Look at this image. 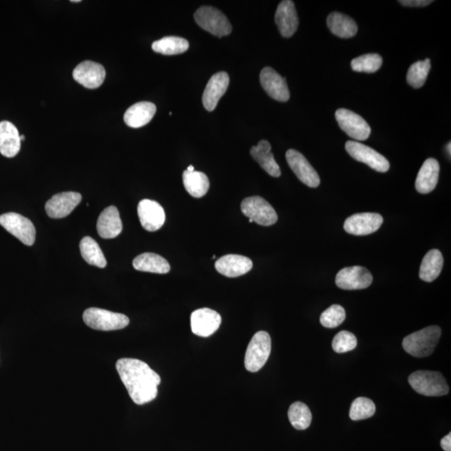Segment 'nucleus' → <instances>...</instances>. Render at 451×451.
Listing matches in <instances>:
<instances>
[{
    "mask_svg": "<svg viewBox=\"0 0 451 451\" xmlns=\"http://www.w3.org/2000/svg\"><path fill=\"white\" fill-rule=\"evenodd\" d=\"M117 371L136 405H145L157 398L161 377L147 363L136 359H120L117 362Z\"/></svg>",
    "mask_w": 451,
    "mask_h": 451,
    "instance_id": "nucleus-1",
    "label": "nucleus"
},
{
    "mask_svg": "<svg viewBox=\"0 0 451 451\" xmlns=\"http://www.w3.org/2000/svg\"><path fill=\"white\" fill-rule=\"evenodd\" d=\"M441 329L433 325L415 332L403 338V348L408 354L415 358L431 355L439 343Z\"/></svg>",
    "mask_w": 451,
    "mask_h": 451,
    "instance_id": "nucleus-2",
    "label": "nucleus"
},
{
    "mask_svg": "<svg viewBox=\"0 0 451 451\" xmlns=\"http://www.w3.org/2000/svg\"><path fill=\"white\" fill-rule=\"evenodd\" d=\"M409 383L416 392L425 396H443L450 390L448 382L439 372H414L409 377Z\"/></svg>",
    "mask_w": 451,
    "mask_h": 451,
    "instance_id": "nucleus-3",
    "label": "nucleus"
},
{
    "mask_svg": "<svg viewBox=\"0 0 451 451\" xmlns=\"http://www.w3.org/2000/svg\"><path fill=\"white\" fill-rule=\"evenodd\" d=\"M272 349L270 335L265 331H259L255 334L248 346L245 355V368L252 373L259 371L269 358Z\"/></svg>",
    "mask_w": 451,
    "mask_h": 451,
    "instance_id": "nucleus-4",
    "label": "nucleus"
},
{
    "mask_svg": "<svg viewBox=\"0 0 451 451\" xmlns=\"http://www.w3.org/2000/svg\"><path fill=\"white\" fill-rule=\"evenodd\" d=\"M83 320L90 329L101 331L122 329L130 323L129 317L122 313L98 308L87 309L83 313Z\"/></svg>",
    "mask_w": 451,
    "mask_h": 451,
    "instance_id": "nucleus-5",
    "label": "nucleus"
},
{
    "mask_svg": "<svg viewBox=\"0 0 451 451\" xmlns=\"http://www.w3.org/2000/svg\"><path fill=\"white\" fill-rule=\"evenodd\" d=\"M197 24L213 36L221 38L229 36L233 27L222 12L212 6H203L195 12Z\"/></svg>",
    "mask_w": 451,
    "mask_h": 451,
    "instance_id": "nucleus-6",
    "label": "nucleus"
},
{
    "mask_svg": "<svg viewBox=\"0 0 451 451\" xmlns=\"http://www.w3.org/2000/svg\"><path fill=\"white\" fill-rule=\"evenodd\" d=\"M241 210L245 216L261 226H272L278 221L274 208L261 196L247 197L242 201Z\"/></svg>",
    "mask_w": 451,
    "mask_h": 451,
    "instance_id": "nucleus-7",
    "label": "nucleus"
},
{
    "mask_svg": "<svg viewBox=\"0 0 451 451\" xmlns=\"http://www.w3.org/2000/svg\"><path fill=\"white\" fill-rule=\"evenodd\" d=\"M0 225L27 246L36 242V230L33 222L22 215L8 213L0 216Z\"/></svg>",
    "mask_w": 451,
    "mask_h": 451,
    "instance_id": "nucleus-8",
    "label": "nucleus"
},
{
    "mask_svg": "<svg viewBox=\"0 0 451 451\" xmlns=\"http://www.w3.org/2000/svg\"><path fill=\"white\" fill-rule=\"evenodd\" d=\"M347 152L355 160L364 163L373 170L379 173H386L389 170V162L383 155L368 145L355 141H348L345 144Z\"/></svg>",
    "mask_w": 451,
    "mask_h": 451,
    "instance_id": "nucleus-9",
    "label": "nucleus"
},
{
    "mask_svg": "<svg viewBox=\"0 0 451 451\" xmlns=\"http://www.w3.org/2000/svg\"><path fill=\"white\" fill-rule=\"evenodd\" d=\"M339 127L348 136L356 141L367 140L371 136V128L366 120L354 111L347 109H338L335 113Z\"/></svg>",
    "mask_w": 451,
    "mask_h": 451,
    "instance_id": "nucleus-10",
    "label": "nucleus"
},
{
    "mask_svg": "<svg viewBox=\"0 0 451 451\" xmlns=\"http://www.w3.org/2000/svg\"><path fill=\"white\" fill-rule=\"evenodd\" d=\"M372 282L373 276L371 272L360 266L341 269L335 279L336 285L343 290L367 289L372 285Z\"/></svg>",
    "mask_w": 451,
    "mask_h": 451,
    "instance_id": "nucleus-11",
    "label": "nucleus"
},
{
    "mask_svg": "<svg viewBox=\"0 0 451 451\" xmlns=\"http://www.w3.org/2000/svg\"><path fill=\"white\" fill-rule=\"evenodd\" d=\"M383 222V217L379 213H357L346 219L343 229L355 236L369 235L379 230Z\"/></svg>",
    "mask_w": 451,
    "mask_h": 451,
    "instance_id": "nucleus-12",
    "label": "nucleus"
},
{
    "mask_svg": "<svg viewBox=\"0 0 451 451\" xmlns=\"http://www.w3.org/2000/svg\"><path fill=\"white\" fill-rule=\"evenodd\" d=\"M286 160L301 182L309 187L316 188L320 186L319 174L302 153L290 149L286 152Z\"/></svg>",
    "mask_w": 451,
    "mask_h": 451,
    "instance_id": "nucleus-13",
    "label": "nucleus"
},
{
    "mask_svg": "<svg viewBox=\"0 0 451 451\" xmlns=\"http://www.w3.org/2000/svg\"><path fill=\"white\" fill-rule=\"evenodd\" d=\"M222 317L213 309H197L191 315L192 333L200 337H209L220 327Z\"/></svg>",
    "mask_w": 451,
    "mask_h": 451,
    "instance_id": "nucleus-14",
    "label": "nucleus"
},
{
    "mask_svg": "<svg viewBox=\"0 0 451 451\" xmlns=\"http://www.w3.org/2000/svg\"><path fill=\"white\" fill-rule=\"evenodd\" d=\"M73 78L85 88L97 89L104 83L106 70L101 64L87 60L75 68Z\"/></svg>",
    "mask_w": 451,
    "mask_h": 451,
    "instance_id": "nucleus-15",
    "label": "nucleus"
},
{
    "mask_svg": "<svg viewBox=\"0 0 451 451\" xmlns=\"http://www.w3.org/2000/svg\"><path fill=\"white\" fill-rule=\"evenodd\" d=\"M81 200H83V196L78 192L59 193L47 201L45 204L46 213L51 218L66 217L80 204Z\"/></svg>",
    "mask_w": 451,
    "mask_h": 451,
    "instance_id": "nucleus-16",
    "label": "nucleus"
},
{
    "mask_svg": "<svg viewBox=\"0 0 451 451\" xmlns=\"http://www.w3.org/2000/svg\"><path fill=\"white\" fill-rule=\"evenodd\" d=\"M141 224L148 231H156L164 225L166 213L164 208L156 201L144 199L137 208Z\"/></svg>",
    "mask_w": 451,
    "mask_h": 451,
    "instance_id": "nucleus-17",
    "label": "nucleus"
},
{
    "mask_svg": "<svg viewBox=\"0 0 451 451\" xmlns=\"http://www.w3.org/2000/svg\"><path fill=\"white\" fill-rule=\"evenodd\" d=\"M262 87L270 97L278 101L287 102L289 100L290 92L285 78L271 67H265L260 73Z\"/></svg>",
    "mask_w": 451,
    "mask_h": 451,
    "instance_id": "nucleus-18",
    "label": "nucleus"
},
{
    "mask_svg": "<svg viewBox=\"0 0 451 451\" xmlns=\"http://www.w3.org/2000/svg\"><path fill=\"white\" fill-rule=\"evenodd\" d=\"M275 21L282 37L293 36L297 31L299 24L294 3L291 0H285L279 3L275 14Z\"/></svg>",
    "mask_w": 451,
    "mask_h": 451,
    "instance_id": "nucleus-19",
    "label": "nucleus"
},
{
    "mask_svg": "<svg viewBox=\"0 0 451 451\" xmlns=\"http://www.w3.org/2000/svg\"><path fill=\"white\" fill-rule=\"evenodd\" d=\"M229 76L224 71L218 72L210 77L203 96L206 110L213 111L216 108L219 101L229 88Z\"/></svg>",
    "mask_w": 451,
    "mask_h": 451,
    "instance_id": "nucleus-20",
    "label": "nucleus"
},
{
    "mask_svg": "<svg viewBox=\"0 0 451 451\" xmlns=\"http://www.w3.org/2000/svg\"><path fill=\"white\" fill-rule=\"evenodd\" d=\"M253 267L252 262L247 257L242 255H229L219 259L215 268L217 272L227 278H237L243 276Z\"/></svg>",
    "mask_w": 451,
    "mask_h": 451,
    "instance_id": "nucleus-21",
    "label": "nucleus"
},
{
    "mask_svg": "<svg viewBox=\"0 0 451 451\" xmlns=\"http://www.w3.org/2000/svg\"><path fill=\"white\" fill-rule=\"evenodd\" d=\"M96 229L102 238H117L123 229L118 209L114 206H110L103 210L98 218Z\"/></svg>",
    "mask_w": 451,
    "mask_h": 451,
    "instance_id": "nucleus-22",
    "label": "nucleus"
},
{
    "mask_svg": "<svg viewBox=\"0 0 451 451\" xmlns=\"http://www.w3.org/2000/svg\"><path fill=\"white\" fill-rule=\"evenodd\" d=\"M440 176V164L436 159L429 158L424 162L415 180V188L421 194L435 190Z\"/></svg>",
    "mask_w": 451,
    "mask_h": 451,
    "instance_id": "nucleus-23",
    "label": "nucleus"
},
{
    "mask_svg": "<svg viewBox=\"0 0 451 451\" xmlns=\"http://www.w3.org/2000/svg\"><path fill=\"white\" fill-rule=\"evenodd\" d=\"M20 148L18 129L10 122H0V153L8 158L15 157Z\"/></svg>",
    "mask_w": 451,
    "mask_h": 451,
    "instance_id": "nucleus-24",
    "label": "nucleus"
},
{
    "mask_svg": "<svg viewBox=\"0 0 451 451\" xmlns=\"http://www.w3.org/2000/svg\"><path fill=\"white\" fill-rule=\"evenodd\" d=\"M157 113V106L152 102L136 103L124 115V122L128 127L140 128L148 124Z\"/></svg>",
    "mask_w": 451,
    "mask_h": 451,
    "instance_id": "nucleus-25",
    "label": "nucleus"
},
{
    "mask_svg": "<svg viewBox=\"0 0 451 451\" xmlns=\"http://www.w3.org/2000/svg\"><path fill=\"white\" fill-rule=\"evenodd\" d=\"M271 145L268 141L262 140L259 144L252 147L250 150L251 156L259 163L262 169L266 173L273 178H279L281 176L280 167L275 161L273 154L271 152Z\"/></svg>",
    "mask_w": 451,
    "mask_h": 451,
    "instance_id": "nucleus-26",
    "label": "nucleus"
},
{
    "mask_svg": "<svg viewBox=\"0 0 451 451\" xmlns=\"http://www.w3.org/2000/svg\"><path fill=\"white\" fill-rule=\"evenodd\" d=\"M133 267L145 273L165 274L169 273L170 264L164 257L152 252L143 253L133 260Z\"/></svg>",
    "mask_w": 451,
    "mask_h": 451,
    "instance_id": "nucleus-27",
    "label": "nucleus"
},
{
    "mask_svg": "<svg viewBox=\"0 0 451 451\" xmlns=\"http://www.w3.org/2000/svg\"><path fill=\"white\" fill-rule=\"evenodd\" d=\"M327 25L335 36L349 38L356 36L358 25L350 16L338 12H333L328 16Z\"/></svg>",
    "mask_w": 451,
    "mask_h": 451,
    "instance_id": "nucleus-28",
    "label": "nucleus"
},
{
    "mask_svg": "<svg viewBox=\"0 0 451 451\" xmlns=\"http://www.w3.org/2000/svg\"><path fill=\"white\" fill-rule=\"evenodd\" d=\"M443 255L438 249H432L424 257L420 269V278L421 280L427 282L435 281L440 276L443 269Z\"/></svg>",
    "mask_w": 451,
    "mask_h": 451,
    "instance_id": "nucleus-29",
    "label": "nucleus"
},
{
    "mask_svg": "<svg viewBox=\"0 0 451 451\" xmlns=\"http://www.w3.org/2000/svg\"><path fill=\"white\" fill-rule=\"evenodd\" d=\"M183 184L186 190L193 197L200 199L207 194L210 182L207 175L201 171H188L183 173Z\"/></svg>",
    "mask_w": 451,
    "mask_h": 451,
    "instance_id": "nucleus-30",
    "label": "nucleus"
},
{
    "mask_svg": "<svg viewBox=\"0 0 451 451\" xmlns=\"http://www.w3.org/2000/svg\"><path fill=\"white\" fill-rule=\"evenodd\" d=\"M80 249L81 256L89 264L101 269L106 267V257L100 246L93 238L85 237L81 240Z\"/></svg>",
    "mask_w": 451,
    "mask_h": 451,
    "instance_id": "nucleus-31",
    "label": "nucleus"
},
{
    "mask_svg": "<svg viewBox=\"0 0 451 451\" xmlns=\"http://www.w3.org/2000/svg\"><path fill=\"white\" fill-rule=\"evenodd\" d=\"M155 52L165 55H175L186 52L189 42L186 38L177 36H167L153 42L152 45Z\"/></svg>",
    "mask_w": 451,
    "mask_h": 451,
    "instance_id": "nucleus-32",
    "label": "nucleus"
},
{
    "mask_svg": "<svg viewBox=\"0 0 451 451\" xmlns=\"http://www.w3.org/2000/svg\"><path fill=\"white\" fill-rule=\"evenodd\" d=\"M290 423L296 429L303 431L312 422V413L309 408L302 402H295L289 410Z\"/></svg>",
    "mask_w": 451,
    "mask_h": 451,
    "instance_id": "nucleus-33",
    "label": "nucleus"
},
{
    "mask_svg": "<svg viewBox=\"0 0 451 451\" xmlns=\"http://www.w3.org/2000/svg\"><path fill=\"white\" fill-rule=\"evenodd\" d=\"M431 59L412 64L407 73V83L412 87L419 89L423 87L431 71Z\"/></svg>",
    "mask_w": 451,
    "mask_h": 451,
    "instance_id": "nucleus-34",
    "label": "nucleus"
},
{
    "mask_svg": "<svg viewBox=\"0 0 451 451\" xmlns=\"http://www.w3.org/2000/svg\"><path fill=\"white\" fill-rule=\"evenodd\" d=\"M376 410L375 403L371 399L359 397L353 401L350 411L352 420H363L372 417Z\"/></svg>",
    "mask_w": 451,
    "mask_h": 451,
    "instance_id": "nucleus-35",
    "label": "nucleus"
},
{
    "mask_svg": "<svg viewBox=\"0 0 451 451\" xmlns=\"http://www.w3.org/2000/svg\"><path fill=\"white\" fill-rule=\"evenodd\" d=\"M383 59L378 54L361 55L351 62V67L356 72L375 73L380 70Z\"/></svg>",
    "mask_w": 451,
    "mask_h": 451,
    "instance_id": "nucleus-36",
    "label": "nucleus"
},
{
    "mask_svg": "<svg viewBox=\"0 0 451 451\" xmlns=\"http://www.w3.org/2000/svg\"><path fill=\"white\" fill-rule=\"evenodd\" d=\"M346 313L341 305L334 304L322 313L320 323L325 328L334 329L338 327L345 320Z\"/></svg>",
    "mask_w": 451,
    "mask_h": 451,
    "instance_id": "nucleus-37",
    "label": "nucleus"
},
{
    "mask_svg": "<svg viewBox=\"0 0 451 451\" xmlns=\"http://www.w3.org/2000/svg\"><path fill=\"white\" fill-rule=\"evenodd\" d=\"M333 350L338 354H345L354 350L357 346V338L349 331H341L333 339Z\"/></svg>",
    "mask_w": 451,
    "mask_h": 451,
    "instance_id": "nucleus-38",
    "label": "nucleus"
},
{
    "mask_svg": "<svg viewBox=\"0 0 451 451\" xmlns=\"http://www.w3.org/2000/svg\"><path fill=\"white\" fill-rule=\"evenodd\" d=\"M403 6L409 7H424L432 3V0H401L399 1Z\"/></svg>",
    "mask_w": 451,
    "mask_h": 451,
    "instance_id": "nucleus-39",
    "label": "nucleus"
},
{
    "mask_svg": "<svg viewBox=\"0 0 451 451\" xmlns=\"http://www.w3.org/2000/svg\"><path fill=\"white\" fill-rule=\"evenodd\" d=\"M441 445L442 449L445 451H451V434H448L441 441Z\"/></svg>",
    "mask_w": 451,
    "mask_h": 451,
    "instance_id": "nucleus-40",
    "label": "nucleus"
},
{
    "mask_svg": "<svg viewBox=\"0 0 451 451\" xmlns=\"http://www.w3.org/2000/svg\"><path fill=\"white\" fill-rule=\"evenodd\" d=\"M187 171H195L194 166H189L187 167Z\"/></svg>",
    "mask_w": 451,
    "mask_h": 451,
    "instance_id": "nucleus-41",
    "label": "nucleus"
},
{
    "mask_svg": "<svg viewBox=\"0 0 451 451\" xmlns=\"http://www.w3.org/2000/svg\"><path fill=\"white\" fill-rule=\"evenodd\" d=\"M446 149H448V152L449 153V155L450 156V154H451V152H450V143H449V144L448 145V147H446Z\"/></svg>",
    "mask_w": 451,
    "mask_h": 451,
    "instance_id": "nucleus-42",
    "label": "nucleus"
},
{
    "mask_svg": "<svg viewBox=\"0 0 451 451\" xmlns=\"http://www.w3.org/2000/svg\"><path fill=\"white\" fill-rule=\"evenodd\" d=\"M71 3H80V0H71Z\"/></svg>",
    "mask_w": 451,
    "mask_h": 451,
    "instance_id": "nucleus-43",
    "label": "nucleus"
},
{
    "mask_svg": "<svg viewBox=\"0 0 451 451\" xmlns=\"http://www.w3.org/2000/svg\"><path fill=\"white\" fill-rule=\"evenodd\" d=\"M25 140V136H20V141H24Z\"/></svg>",
    "mask_w": 451,
    "mask_h": 451,
    "instance_id": "nucleus-44",
    "label": "nucleus"
},
{
    "mask_svg": "<svg viewBox=\"0 0 451 451\" xmlns=\"http://www.w3.org/2000/svg\"><path fill=\"white\" fill-rule=\"evenodd\" d=\"M248 221H249V222H253L252 220H251V219H249Z\"/></svg>",
    "mask_w": 451,
    "mask_h": 451,
    "instance_id": "nucleus-45",
    "label": "nucleus"
}]
</instances>
